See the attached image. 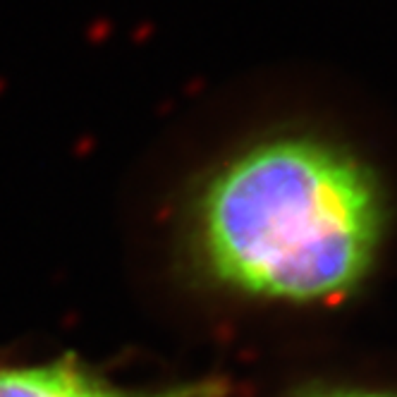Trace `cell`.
Listing matches in <instances>:
<instances>
[{"mask_svg":"<svg viewBox=\"0 0 397 397\" xmlns=\"http://www.w3.org/2000/svg\"><path fill=\"white\" fill-rule=\"evenodd\" d=\"M388 216L369 160L326 134L290 129L218 160L187 194L177 228L182 252L213 285L311 304L367 280Z\"/></svg>","mask_w":397,"mask_h":397,"instance_id":"6da1fadb","label":"cell"},{"mask_svg":"<svg viewBox=\"0 0 397 397\" xmlns=\"http://www.w3.org/2000/svg\"><path fill=\"white\" fill-rule=\"evenodd\" d=\"M223 385L213 380L180 383L156 390H132L115 385L80 359L60 357L46 364L3 367L0 397H221Z\"/></svg>","mask_w":397,"mask_h":397,"instance_id":"7a4b0ae2","label":"cell"},{"mask_svg":"<svg viewBox=\"0 0 397 397\" xmlns=\"http://www.w3.org/2000/svg\"><path fill=\"white\" fill-rule=\"evenodd\" d=\"M321 397H397L393 393H333V395H321Z\"/></svg>","mask_w":397,"mask_h":397,"instance_id":"3957f363","label":"cell"}]
</instances>
